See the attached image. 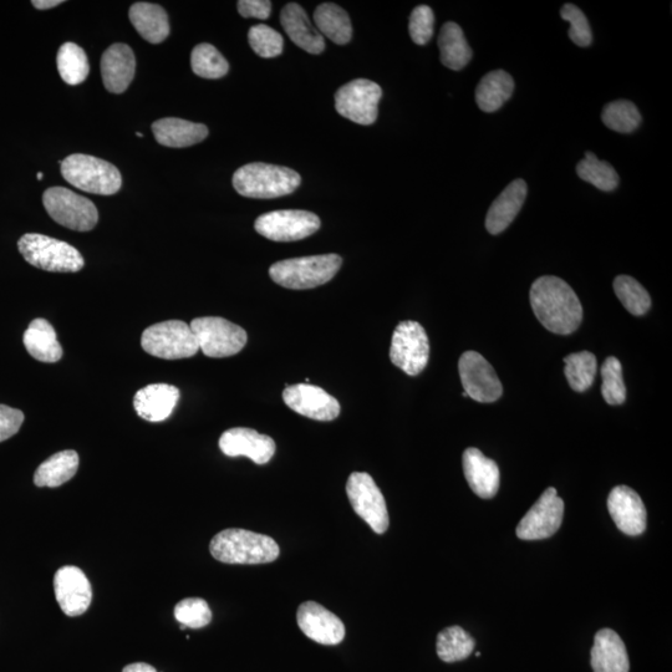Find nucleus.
I'll return each instance as SVG.
<instances>
[{
	"instance_id": "1",
	"label": "nucleus",
	"mask_w": 672,
	"mask_h": 672,
	"mask_svg": "<svg viewBox=\"0 0 672 672\" xmlns=\"http://www.w3.org/2000/svg\"><path fill=\"white\" fill-rule=\"evenodd\" d=\"M531 305L539 322L554 334H572L582 324L583 308L578 295L558 277L544 276L533 283Z\"/></svg>"
},
{
	"instance_id": "2",
	"label": "nucleus",
	"mask_w": 672,
	"mask_h": 672,
	"mask_svg": "<svg viewBox=\"0 0 672 672\" xmlns=\"http://www.w3.org/2000/svg\"><path fill=\"white\" fill-rule=\"evenodd\" d=\"M212 557L227 564H266L279 557V546L273 538L246 529H226L213 537Z\"/></svg>"
},
{
	"instance_id": "3",
	"label": "nucleus",
	"mask_w": 672,
	"mask_h": 672,
	"mask_svg": "<svg viewBox=\"0 0 672 672\" xmlns=\"http://www.w3.org/2000/svg\"><path fill=\"white\" fill-rule=\"evenodd\" d=\"M300 182L302 177L292 168L262 162L244 165L233 175V187L239 195L259 200L290 195Z\"/></svg>"
},
{
	"instance_id": "4",
	"label": "nucleus",
	"mask_w": 672,
	"mask_h": 672,
	"mask_svg": "<svg viewBox=\"0 0 672 672\" xmlns=\"http://www.w3.org/2000/svg\"><path fill=\"white\" fill-rule=\"evenodd\" d=\"M343 259L338 254L285 259L269 268V276L280 287L313 289L330 282L340 271Z\"/></svg>"
},
{
	"instance_id": "5",
	"label": "nucleus",
	"mask_w": 672,
	"mask_h": 672,
	"mask_svg": "<svg viewBox=\"0 0 672 672\" xmlns=\"http://www.w3.org/2000/svg\"><path fill=\"white\" fill-rule=\"evenodd\" d=\"M18 248L25 261L43 271L75 273L85 266L84 258L78 249L44 234H24L19 239Z\"/></svg>"
},
{
	"instance_id": "6",
	"label": "nucleus",
	"mask_w": 672,
	"mask_h": 672,
	"mask_svg": "<svg viewBox=\"0 0 672 672\" xmlns=\"http://www.w3.org/2000/svg\"><path fill=\"white\" fill-rule=\"evenodd\" d=\"M61 175L79 190L111 196L120 191L122 177L117 167L98 157L74 154L61 161Z\"/></svg>"
},
{
	"instance_id": "7",
	"label": "nucleus",
	"mask_w": 672,
	"mask_h": 672,
	"mask_svg": "<svg viewBox=\"0 0 672 672\" xmlns=\"http://www.w3.org/2000/svg\"><path fill=\"white\" fill-rule=\"evenodd\" d=\"M141 346L147 354L165 360L192 358L200 350L190 324L181 320L151 325L142 334Z\"/></svg>"
},
{
	"instance_id": "8",
	"label": "nucleus",
	"mask_w": 672,
	"mask_h": 672,
	"mask_svg": "<svg viewBox=\"0 0 672 672\" xmlns=\"http://www.w3.org/2000/svg\"><path fill=\"white\" fill-rule=\"evenodd\" d=\"M198 346L208 358H229L241 353L247 344L246 330L220 317L193 319L190 324Z\"/></svg>"
},
{
	"instance_id": "9",
	"label": "nucleus",
	"mask_w": 672,
	"mask_h": 672,
	"mask_svg": "<svg viewBox=\"0 0 672 672\" xmlns=\"http://www.w3.org/2000/svg\"><path fill=\"white\" fill-rule=\"evenodd\" d=\"M43 203L56 223L73 231L88 232L98 224L99 213L94 203L68 188H49L44 192Z\"/></svg>"
},
{
	"instance_id": "10",
	"label": "nucleus",
	"mask_w": 672,
	"mask_h": 672,
	"mask_svg": "<svg viewBox=\"0 0 672 672\" xmlns=\"http://www.w3.org/2000/svg\"><path fill=\"white\" fill-rule=\"evenodd\" d=\"M390 359L405 374L416 376L430 359V341L425 329L416 322H401L392 335Z\"/></svg>"
},
{
	"instance_id": "11",
	"label": "nucleus",
	"mask_w": 672,
	"mask_h": 672,
	"mask_svg": "<svg viewBox=\"0 0 672 672\" xmlns=\"http://www.w3.org/2000/svg\"><path fill=\"white\" fill-rule=\"evenodd\" d=\"M351 507L369 524L375 533L384 534L389 528V513L385 498L369 473H351L346 483Z\"/></svg>"
},
{
	"instance_id": "12",
	"label": "nucleus",
	"mask_w": 672,
	"mask_h": 672,
	"mask_svg": "<svg viewBox=\"0 0 672 672\" xmlns=\"http://www.w3.org/2000/svg\"><path fill=\"white\" fill-rule=\"evenodd\" d=\"M381 96L383 90L374 81L356 79L336 91L335 109L355 124L373 125L378 120Z\"/></svg>"
},
{
	"instance_id": "13",
	"label": "nucleus",
	"mask_w": 672,
	"mask_h": 672,
	"mask_svg": "<svg viewBox=\"0 0 672 672\" xmlns=\"http://www.w3.org/2000/svg\"><path fill=\"white\" fill-rule=\"evenodd\" d=\"M320 224L319 217L312 212L284 210L264 213L257 218L254 228L274 242H297L319 231Z\"/></svg>"
},
{
	"instance_id": "14",
	"label": "nucleus",
	"mask_w": 672,
	"mask_h": 672,
	"mask_svg": "<svg viewBox=\"0 0 672 672\" xmlns=\"http://www.w3.org/2000/svg\"><path fill=\"white\" fill-rule=\"evenodd\" d=\"M564 502L556 488L544 491L517 526V536L523 541H541L554 536L562 526Z\"/></svg>"
},
{
	"instance_id": "15",
	"label": "nucleus",
	"mask_w": 672,
	"mask_h": 672,
	"mask_svg": "<svg viewBox=\"0 0 672 672\" xmlns=\"http://www.w3.org/2000/svg\"><path fill=\"white\" fill-rule=\"evenodd\" d=\"M463 389L471 399L490 404L502 396L503 388L492 365L476 351H466L458 361Z\"/></svg>"
},
{
	"instance_id": "16",
	"label": "nucleus",
	"mask_w": 672,
	"mask_h": 672,
	"mask_svg": "<svg viewBox=\"0 0 672 672\" xmlns=\"http://www.w3.org/2000/svg\"><path fill=\"white\" fill-rule=\"evenodd\" d=\"M285 405L308 419L329 422L338 419L339 401L318 386L297 384L283 391Z\"/></svg>"
},
{
	"instance_id": "17",
	"label": "nucleus",
	"mask_w": 672,
	"mask_h": 672,
	"mask_svg": "<svg viewBox=\"0 0 672 672\" xmlns=\"http://www.w3.org/2000/svg\"><path fill=\"white\" fill-rule=\"evenodd\" d=\"M54 592L56 602L63 613L79 616L89 609L93 599V589L83 570L66 565L55 573Z\"/></svg>"
},
{
	"instance_id": "18",
	"label": "nucleus",
	"mask_w": 672,
	"mask_h": 672,
	"mask_svg": "<svg viewBox=\"0 0 672 672\" xmlns=\"http://www.w3.org/2000/svg\"><path fill=\"white\" fill-rule=\"evenodd\" d=\"M297 620L300 630L315 643L338 645L345 638L343 621L318 603L307 602L300 605Z\"/></svg>"
},
{
	"instance_id": "19",
	"label": "nucleus",
	"mask_w": 672,
	"mask_h": 672,
	"mask_svg": "<svg viewBox=\"0 0 672 672\" xmlns=\"http://www.w3.org/2000/svg\"><path fill=\"white\" fill-rule=\"evenodd\" d=\"M220 448L228 457L244 456L251 458L257 465H266L272 460L277 447L272 437L246 427H236L224 432Z\"/></svg>"
},
{
	"instance_id": "20",
	"label": "nucleus",
	"mask_w": 672,
	"mask_h": 672,
	"mask_svg": "<svg viewBox=\"0 0 672 672\" xmlns=\"http://www.w3.org/2000/svg\"><path fill=\"white\" fill-rule=\"evenodd\" d=\"M608 509L621 532L633 537L645 532L646 509L638 493L630 487H615L608 498Z\"/></svg>"
},
{
	"instance_id": "21",
	"label": "nucleus",
	"mask_w": 672,
	"mask_h": 672,
	"mask_svg": "<svg viewBox=\"0 0 672 672\" xmlns=\"http://www.w3.org/2000/svg\"><path fill=\"white\" fill-rule=\"evenodd\" d=\"M462 462L471 490L483 500L495 497L500 490V468L497 463L483 455L478 448H467Z\"/></svg>"
},
{
	"instance_id": "22",
	"label": "nucleus",
	"mask_w": 672,
	"mask_h": 672,
	"mask_svg": "<svg viewBox=\"0 0 672 672\" xmlns=\"http://www.w3.org/2000/svg\"><path fill=\"white\" fill-rule=\"evenodd\" d=\"M136 59L129 45L114 44L101 59V75L105 88L112 94L125 93L135 78Z\"/></svg>"
},
{
	"instance_id": "23",
	"label": "nucleus",
	"mask_w": 672,
	"mask_h": 672,
	"mask_svg": "<svg viewBox=\"0 0 672 672\" xmlns=\"http://www.w3.org/2000/svg\"><path fill=\"white\" fill-rule=\"evenodd\" d=\"M280 23H282L290 40L305 52L314 55L324 52L323 35L310 22L307 12L299 4L289 3L285 5L282 13H280Z\"/></svg>"
},
{
	"instance_id": "24",
	"label": "nucleus",
	"mask_w": 672,
	"mask_h": 672,
	"mask_svg": "<svg viewBox=\"0 0 672 672\" xmlns=\"http://www.w3.org/2000/svg\"><path fill=\"white\" fill-rule=\"evenodd\" d=\"M180 400V390L167 384H151L136 392L137 415L149 422H162L172 415Z\"/></svg>"
},
{
	"instance_id": "25",
	"label": "nucleus",
	"mask_w": 672,
	"mask_h": 672,
	"mask_svg": "<svg viewBox=\"0 0 672 672\" xmlns=\"http://www.w3.org/2000/svg\"><path fill=\"white\" fill-rule=\"evenodd\" d=\"M594 672H629L630 663L624 641L612 629L598 631L590 651Z\"/></svg>"
},
{
	"instance_id": "26",
	"label": "nucleus",
	"mask_w": 672,
	"mask_h": 672,
	"mask_svg": "<svg viewBox=\"0 0 672 672\" xmlns=\"http://www.w3.org/2000/svg\"><path fill=\"white\" fill-rule=\"evenodd\" d=\"M527 183L523 180H514L504 188L496 201L492 203L486 217L487 231L496 236L509 227L517 217L527 197Z\"/></svg>"
},
{
	"instance_id": "27",
	"label": "nucleus",
	"mask_w": 672,
	"mask_h": 672,
	"mask_svg": "<svg viewBox=\"0 0 672 672\" xmlns=\"http://www.w3.org/2000/svg\"><path fill=\"white\" fill-rule=\"evenodd\" d=\"M152 131L160 145L173 147V149L200 144L208 136V129L205 125L177 119V117L157 120L152 125Z\"/></svg>"
},
{
	"instance_id": "28",
	"label": "nucleus",
	"mask_w": 672,
	"mask_h": 672,
	"mask_svg": "<svg viewBox=\"0 0 672 672\" xmlns=\"http://www.w3.org/2000/svg\"><path fill=\"white\" fill-rule=\"evenodd\" d=\"M23 341L28 353L42 363L54 364L63 358V348L47 319L33 320L24 333Z\"/></svg>"
},
{
	"instance_id": "29",
	"label": "nucleus",
	"mask_w": 672,
	"mask_h": 672,
	"mask_svg": "<svg viewBox=\"0 0 672 672\" xmlns=\"http://www.w3.org/2000/svg\"><path fill=\"white\" fill-rule=\"evenodd\" d=\"M129 17L132 25L142 38L151 44L165 42L170 35L167 13L160 5L135 3L131 5Z\"/></svg>"
},
{
	"instance_id": "30",
	"label": "nucleus",
	"mask_w": 672,
	"mask_h": 672,
	"mask_svg": "<svg viewBox=\"0 0 672 672\" xmlns=\"http://www.w3.org/2000/svg\"><path fill=\"white\" fill-rule=\"evenodd\" d=\"M514 91V80L503 70L483 76L476 89V103L482 111L495 112L507 103Z\"/></svg>"
},
{
	"instance_id": "31",
	"label": "nucleus",
	"mask_w": 672,
	"mask_h": 672,
	"mask_svg": "<svg viewBox=\"0 0 672 672\" xmlns=\"http://www.w3.org/2000/svg\"><path fill=\"white\" fill-rule=\"evenodd\" d=\"M78 468L79 455L75 451L55 453L38 467L34 483L38 487H59L70 481L78 472Z\"/></svg>"
},
{
	"instance_id": "32",
	"label": "nucleus",
	"mask_w": 672,
	"mask_h": 672,
	"mask_svg": "<svg viewBox=\"0 0 672 672\" xmlns=\"http://www.w3.org/2000/svg\"><path fill=\"white\" fill-rule=\"evenodd\" d=\"M314 22L319 33L335 44H348L353 37V25L349 15L339 5L333 3L319 5L314 12Z\"/></svg>"
},
{
	"instance_id": "33",
	"label": "nucleus",
	"mask_w": 672,
	"mask_h": 672,
	"mask_svg": "<svg viewBox=\"0 0 672 672\" xmlns=\"http://www.w3.org/2000/svg\"><path fill=\"white\" fill-rule=\"evenodd\" d=\"M439 47L442 64L448 69L462 70L472 59V49L460 25L456 23L448 22L442 27Z\"/></svg>"
},
{
	"instance_id": "34",
	"label": "nucleus",
	"mask_w": 672,
	"mask_h": 672,
	"mask_svg": "<svg viewBox=\"0 0 672 672\" xmlns=\"http://www.w3.org/2000/svg\"><path fill=\"white\" fill-rule=\"evenodd\" d=\"M476 641L461 626H450L437 636V655L445 663L466 660L475 650Z\"/></svg>"
},
{
	"instance_id": "35",
	"label": "nucleus",
	"mask_w": 672,
	"mask_h": 672,
	"mask_svg": "<svg viewBox=\"0 0 672 672\" xmlns=\"http://www.w3.org/2000/svg\"><path fill=\"white\" fill-rule=\"evenodd\" d=\"M61 79L68 85H79L88 79L90 65L83 49L74 43L61 45L56 56Z\"/></svg>"
},
{
	"instance_id": "36",
	"label": "nucleus",
	"mask_w": 672,
	"mask_h": 672,
	"mask_svg": "<svg viewBox=\"0 0 672 672\" xmlns=\"http://www.w3.org/2000/svg\"><path fill=\"white\" fill-rule=\"evenodd\" d=\"M565 378H567L570 388L577 392H584L592 388L597 375V359L589 351H580V353L570 354L564 358Z\"/></svg>"
},
{
	"instance_id": "37",
	"label": "nucleus",
	"mask_w": 672,
	"mask_h": 672,
	"mask_svg": "<svg viewBox=\"0 0 672 672\" xmlns=\"http://www.w3.org/2000/svg\"><path fill=\"white\" fill-rule=\"evenodd\" d=\"M577 173L583 181L592 183L598 190L614 191L619 186V176L609 162L600 161L593 152H587L584 160L577 165Z\"/></svg>"
},
{
	"instance_id": "38",
	"label": "nucleus",
	"mask_w": 672,
	"mask_h": 672,
	"mask_svg": "<svg viewBox=\"0 0 672 672\" xmlns=\"http://www.w3.org/2000/svg\"><path fill=\"white\" fill-rule=\"evenodd\" d=\"M193 73L203 79H221L227 75L229 64L224 56L211 44L202 43L192 50Z\"/></svg>"
},
{
	"instance_id": "39",
	"label": "nucleus",
	"mask_w": 672,
	"mask_h": 672,
	"mask_svg": "<svg viewBox=\"0 0 672 672\" xmlns=\"http://www.w3.org/2000/svg\"><path fill=\"white\" fill-rule=\"evenodd\" d=\"M616 297L629 313L641 317L649 312L651 299L638 280L629 276H619L614 280Z\"/></svg>"
},
{
	"instance_id": "40",
	"label": "nucleus",
	"mask_w": 672,
	"mask_h": 672,
	"mask_svg": "<svg viewBox=\"0 0 672 672\" xmlns=\"http://www.w3.org/2000/svg\"><path fill=\"white\" fill-rule=\"evenodd\" d=\"M602 120L610 130L620 134H631L640 126L641 115L631 101L616 100L605 105Z\"/></svg>"
},
{
	"instance_id": "41",
	"label": "nucleus",
	"mask_w": 672,
	"mask_h": 672,
	"mask_svg": "<svg viewBox=\"0 0 672 672\" xmlns=\"http://www.w3.org/2000/svg\"><path fill=\"white\" fill-rule=\"evenodd\" d=\"M602 394L604 400L609 405L624 404L626 399V388L623 379V368L621 363L614 356H610L604 361L602 366Z\"/></svg>"
},
{
	"instance_id": "42",
	"label": "nucleus",
	"mask_w": 672,
	"mask_h": 672,
	"mask_svg": "<svg viewBox=\"0 0 672 672\" xmlns=\"http://www.w3.org/2000/svg\"><path fill=\"white\" fill-rule=\"evenodd\" d=\"M248 40L253 52L261 58H277L283 53L284 40L282 35L266 24L254 25L249 29Z\"/></svg>"
},
{
	"instance_id": "43",
	"label": "nucleus",
	"mask_w": 672,
	"mask_h": 672,
	"mask_svg": "<svg viewBox=\"0 0 672 672\" xmlns=\"http://www.w3.org/2000/svg\"><path fill=\"white\" fill-rule=\"evenodd\" d=\"M175 618L187 628L201 629L211 623L212 612L206 600L188 598L176 605Z\"/></svg>"
},
{
	"instance_id": "44",
	"label": "nucleus",
	"mask_w": 672,
	"mask_h": 672,
	"mask_svg": "<svg viewBox=\"0 0 672 672\" xmlns=\"http://www.w3.org/2000/svg\"><path fill=\"white\" fill-rule=\"evenodd\" d=\"M562 19L570 23L569 38L580 48H588L593 42L592 29L582 10L574 4H565L560 10Z\"/></svg>"
},
{
	"instance_id": "45",
	"label": "nucleus",
	"mask_w": 672,
	"mask_h": 672,
	"mask_svg": "<svg viewBox=\"0 0 672 672\" xmlns=\"http://www.w3.org/2000/svg\"><path fill=\"white\" fill-rule=\"evenodd\" d=\"M435 29V14L427 5H419L412 10L409 30L412 42L426 45L430 42Z\"/></svg>"
},
{
	"instance_id": "46",
	"label": "nucleus",
	"mask_w": 672,
	"mask_h": 672,
	"mask_svg": "<svg viewBox=\"0 0 672 672\" xmlns=\"http://www.w3.org/2000/svg\"><path fill=\"white\" fill-rule=\"evenodd\" d=\"M23 422L24 414L22 411L0 405V442L17 435Z\"/></svg>"
},
{
	"instance_id": "47",
	"label": "nucleus",
	"mask_w": 672,
	"mask_h": 672,
	"mask_svg": "<svg viewBox=\"0 0 672 672\" xmlns=\"http://www.w3.org/2000/svg\"><path fill=\"white\" fill-rule=\"evenodd\" d=\"M238 12L243 18L266 20L271 17L272 3L269 0H241Z\"/></svg>"
},
{
	"instance_id": "48",
	"label": "nucleus",
	"mask_w": 672,
	"mask_h": 672,
	"mask_svg": "<svg viewBox=\"0 0 672 672\" xmlns=\"http://www.w3.org/2000/svg\"><path fill=\"white\" fill-rule=\"evenodd\" d=\"M122 672H157L154 666L145 663H136L125 666Z\"/></svg>"
},
{
	"instance_id": "49",
	"label": "nucleus",
	"mask_w": 672,
	"mask_h": 672,
	"mask_svg": "<svg viewBox=\"0 0 672 672\" xmlns=\"http://www.w3.org/2000/svg\"><path fill=\"white\" fill-rule=\"evenodd\" d=\"M63 0H34L33 5L40 10H48L63 4Z\"/></svg>"
},
{
	"instance_id": "50",
	"label": "nucleus",
	"mask_w": 672,
	"mask_h": 672,
	"mask_svg": "<svg viewBox=\"0 0 672 672\" xmlns=\"http://www.w3.org/2000/svg\"><path fill=\"white\" fill-rule=\"evenodd\" d=\"M37 178H38L39 181H42L43 180V173L38 172Z\"/></svg>"
},
{
	"instance_id": "51",
	"label": "nucleus",
	"mask_w": 672,
	"mask_h": 672,
	"mask_svg": "<svg viewBox=\"0 0 672 672\" xmlns=\"http://www.w3.org/2000/svg\"><path fill=\"white\" fill-rule=\"evenodd\" d=\"M137 137H144V135L141 134V132H137Z\"/></svg>"
}]
</instances>
